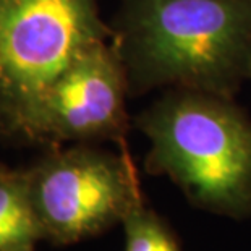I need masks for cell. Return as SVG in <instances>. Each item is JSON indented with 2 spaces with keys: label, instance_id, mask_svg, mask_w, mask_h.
Returning <instances> with one entry per match:
<instances>
[{
  "label": "cell",
  "instance_id": "1",
  "mask_svg": "<svg viewBox=\"0 0 251 251\" xmlns=\"http://www.w3.org/2000/svg\"><path fill=\"white\" fill-rule=\"evenodd\" d=\"M110 29L130 98L170 89L235 98L251 81V0H119Z\"/></svg>",
  "mask_w": 251,
  "mask_h": 251
},
{
  "label": "cell",
  "instance_id": "6",
  "mask_svg": "<svg viewBox=\"0 0 251 251\" xmlns=\"http://www.w3.org/2000/svg\"><path fill=\"white\" fill-rule=\"evenodd\" d=\"M41 240L26 172L0 164V251H34Z\"/></svg>",
  "mask_w": 251,
  "mask_h": 251
},
{
  "label": "cell",
  "instance_id": "4",
  "mask_svg": "<svg viewBox=\"0 0 251 251\" xmlns=\"http://www.w3.org/2000/svg\"><path fill=\"white\" fill-rule=\"evenodd\" d=\"M25 172L42 237L57 247L122 226L144 200L128 148L119 152L93 143L50 148Z\"/></svg>",
  "mask_w": 251,
  "mask_h": 251
},
{
  "label": "cell",
  "instance_id": "5",
  "mask_svg": "<svg viewBox=\"0 0 251 251\" xmlns=\"http://www.w3.org/2000/svg\"><path fill=\"white\" fill-rule=\"evenodd\" d=\"M126 73L112 41L76 58L33 105L12 138L58 148L112 141L126 148Z\"/></svg>",
  "mask_w": 251,
  "mask_h": 251
},
{
  "label": "cell",
  "instance_id": "2",
  "mask_svg": "<svg viewBox=\"0 0 251 251\" xmlns=\"http://www.w3.org/2000/svg\"><path fill=\"white\" fill-rule=\"evenodd\" d=\"M144 170L169 178L200 211L251 219V117L235 98L170 89L141 110Z\"/></svg>",
  "mask_w": 251,
  "mask_h": 251
},
{
  "label": "cell",
  "instance_id": "3",
  "mask_svg": "<svg viewBox=\"0 0 251 251\" xmlns=\"http://www.w3.org/2000/svg\"><path fill=\"white\" fill-rule=\"evenodd\" d=\"M112 37L98 0H0V136L84 52Z\"/></svg>",
  "mask_w": 251,
  "mask_h": 251
},
{
  "label": "cell",
  "instance_id": "7",
  "mask_svg": "<svg viewBox=\"0 0 251 251\" xmlns=\"http://www.w3.org/2000/svg\"><path fill=\"white\" fill-rule=\"evenodd\" d=\"M125 251H181L177 233L146 200L133 207L122 222Z\"/></svg>",
  "mask_w": 251,
  "mask_h": 251
}]
</instances>
